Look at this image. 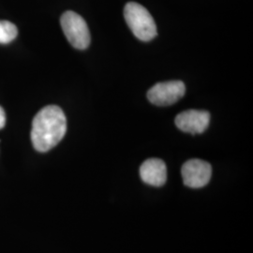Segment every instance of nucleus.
I'll list each match as a JSON object with an SVG mask.
<instances>
[{
	"label": "nucleus",
	"mask_w": 253,
	"mask_h": 253,
	"mask_svg": "<svg viewBox=\"0 0 253 253\" xmlns=\"http://www.w3.org/2000/svg\"><path fill=\"white\" fill-rule=\"evenodd\" d=\"M67 119L62 109L49 105L42 109L33 119L31 141L39 152L54 148L66 134Z\"/></svg>",
	"instance_id": "nucleus-1"
},
{
	"label": "nucleus",
	"mask_w": 253,
	"mask_h": 253,
	"mask_svg": "<svg viewBox=\"0 0 253 253\" xmlns=\"http://www.w3.org/2000/svg\"><path fill=\"white\" fill-rule=\"evenodd\" d=\"M124 16L132 33L143 42H149L157 36V26L149 11L136 2L125 6Z\"/></svg>",
	"instance_id": "nucleus-2"
},
{
	"label": "nucleus",
	"mask_w": 253,
	"mask_h": 253,
	"mask_svg": "<svg viewBox=\"0 0 253 253\" xmlns=\"http://www.w3.org/2000/svg\"><path fill=\"white\" fill-rule=\"evenodd\" d=\"M61 27L72 45L84 50L90 44V32L85 21L76 12L68 10L61 16Z\"/></svg>",
	"instance_id": "nucleus-3"
},
{
	"label": "nucleus",
	"mask_w": 253,
	"mask_h": 253,
	"mask_svg": "<svg viewBox=\"0 0 253 253\" xmlns=\"http://www.w3.org/2000/svg\"><path fill=\"white\" fill-rule=\"evenodd\" d=\"M185 92L186 86L182 81L163 82L156 84L148 90L147 98L155 105L168 106L183 98Z\"/></svg>",
	"instance_id": "nucleus-4"
},
{
	"label": "nucleus",
	"mask_w": 253,
	"mask_h": 253,
	"mask_svg": "<svg viewBox=\"0 0 253 253\" xmlns=\"http://www.w3.org/2000/svg\"><path fill=\"white\" fill-rule=\"evenodd\" d=\"M181 174L187 187L200 189L207 186L211 179L212 167L208 162L193 159L183 164Z\"/></svg>",
	"instance_id": "nucleus-5"
},
{
	"label": "nucleus",
	"mask_w": 253,
	"mask_h": 253,
	"mask_svg": "<svg viewBox=\"0 0 253 253\" xmlns=\"http://www.w3.org/2000/svg\"><path fill=\"white\" fill-rule=\"evenodd\" d=\"M210 122V114L207 111L188 110L177 115L175 125L184 132L191 134L203 133Z\"/></svg>",
	"instance_id": "nucleus-6"
},
{
	"label": "nucleus",
	"mask_w": 253,
	"mask_h": 253,
	"mask_svg": "<svg viewBox=\"0 0 253 253\" xmlns=\"http://www.w3.org/2000/svg\"><path fill=\"white\" fill-rule=\"evenodd\" d=\"M142 180L154 187H162L167 180V168L160 159L146 160L140 167Z\"/></svg>",
	"instance_id": "nucleus-7"
},
{
	"label": "nucleus",
	"mask_w": 253,
	"mask_h": 253,
	"mask_svg": "<svg viewBox=\"0 0 253 253\" xmlns=\"http://www.w3.org/2000/svg\"><path fill=\"white\" fill-rule=\"evenodd\" d=\"M18 34L17 27L9 21H0V43L7 44L11 42Z\"/></svg>",
	"instance_id": "nucleus-8"
},
{
	"label": "nucleus",
	"mask_w": 253,
	"mask_h": 253,
	"mask_svg": "<svg viewBox=\"0 0 253 253\" xmlns=\"http://www.w3.org/2000/svg\"><path fill=\"white\" fill-rule=\"evenodd\" d=\"M5 124H6V114L3 108L0 106V129L4 127Z\"/></svg>",
	"instance_id": "nucleus-9"
}]
</instances>
